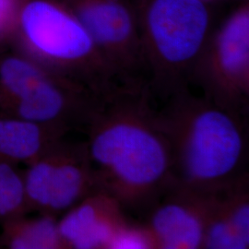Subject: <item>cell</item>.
Listing matches in <instances>:
<instances>
[{"mask_svg": "<svg viewBox=\"0 0 249 249\" xmlns=\"http://www.w3.org/2000/svg\"><path fill=\"white\" fill-rule=\"evenodd\" d=\"M147 80L119 84L88 119L85 144L99 188L124 211H148L171 186L169 143Z\"/></svg>", "mask_w": 249, "mask_h": 249, "instance_id": "cell-1", "label": "cell"}, {"mask_svg": "<svg viewBox=\"0 0 249 249\" xmlns=\"http://www.w3.org/2000/svg\"><path fill=\"white\" fill-rule=\"evenodd\" d=\"M168 98L158 114L171 151L170 187L214 196L249 173L246 113L189 88Z\"/></svg>", "mask_w": 249, "mask_h": 249, "instance_id": "cell-2", "label": "cell"}, {"mask_svg": "<svg viewBox=\"0 0 249 249\" xmlns=\"http://www.w3.org/2000/svg\"><path fill=\"white\" fill-rule=\"evenodd\" d=\"M10 41L30 59L100 96L122 83L88 32L60 0H19Z\"/></svg>", "mask_w": 249, "mask_h": 249, "instance_id": "cell-3", "label": "cell"}, {"mask_svg": "<svg viewBox=\"0 0 249 249\" xmlns=\"http://www.w3.org/2000/svg\"><path fill=\"white\" fill-rule=\"evenodd\" d=\"M133 3L151 92L168 98L189 88L192 70L216 24V7L202 0Z\"/></svg>", "mask_w": 249, "mask_h": 249, "instance_id": "cell-4", "label": "cell"}, {"mask_svg": "<svg viewBox=\"0 0 249 249\" xmlns=\"http://www.w3.org/2000/svg\"><path fill=\"white\" fill-rule=\"evenodd\" d=\"M190 83L214 103L242 113L249 105V0L215 24L191 72Z\"/></svg>", "mask_w": 249, "mask_h": 249, "instance_id": "cell-5", "label": "cell"}, {"mask_svg": "<svg viewBox=\"0 0 249 249\" xmlns=\"http://www.w3.org/2000/svg\"><path fill=\"white\" fill-rule=\"evenodd\" d=\"M79 19L121 82L146 80L133 0H60Z\"/></svg>", "mask_w": 249, "mask_h": 249, "instance_id": "cell-6", "label": "cell"}, {"mask_svg": "<svg viewBox=\"0 0 249 249\" xmlns=\"http://www.w3.org/2000/svg\"><path fill=\"white\" fill-rule=\"evenodd\" d=\"M24 190L31 201L52 213L70 210L100 190L86 146L53 145L29 170Z\"/></svg>", "mask_w": 249, "mask_h": 249, "instance_id": "cell-7", "label": "cell"}, {"mask_svg": "<svg viewBox=\"0 0 249 249\" xmlns=\"http://www.w3.org/2000/svg\"><path fill=\"white\" fill-rule=\"evenodd\" d=\"M214 196L171 187L147 211L145 224L157 249H202Z\"/></svg>", "mask_w": 249, "mask_h": 249, "instance_id": "cell-8", "label": "cell"}, {"mask_svg": "<svg viewBox=\"0 0 249 249\" xmlns=\"http://www.w3.org/2000/svg\"><path fill=\"white\" fill-rule=\"evenodd\" d=\"M119 201L97 190L73 206L57 223L63 247L75 249H108L120 225L126 220Z\"/></svg>", "mask_w": 249, "mask_h": 249, "instance_id": "cell-9", "label": "cell"}, {"mask_svg": "<svg viewBox=\"0 0 249 249\" xmlns=\"http://www.w3.org/2000/svg\"><path fill=\"white\" fill-rule=\"evenodd\" d=\"M61 130L24 119H0V156L37 160L57 143Z\"/></svg>", "mask_w": 249, "mask_h": 249, "instance_id": "cell-10", "label": "cell"}, {"mask_svg": "<svg viewBox=\"0 0 249 249\" xmlns=\"http://www.w3.org/2000/svg\"><path fill=\"white\" fill-rule=\"evenodd\" d=\"M219 206L232 228L249 241V173L217 194Z\"/></svg>", "mask_w": 249, "mask_h": 249, "instance_id": "cell-11", "label": "cell"}, {"mask_svg": "<svg viewBox=\"0 0 249 249\" xmlns=\"http://www.w3.org/2000/svg\"><path fill=\"white\" fill-rule=\"evenodd\" d=\"M249 248V241L243 238L232 228L223 213L216 195L205 226L202 249H248Z\"/></svg>", "mask_w": 249, "mask_h": 249, "instance_id": "cell-12", "label": "cell"}, {"mask_svg": "<svg viewBox=\"0 0 249 249\" xmlns=\"http://www.w3.org/2000/svg\"><path fill=\"white\" fill-rule=\"evenodd\" d=\"M16 249H52L63 248L57 223L52 217L45 216L26 224L11 240Z\"/></svg>", "mask_w": 249, "mask_h": 249, "instance_id": "cell-13", "label": "cell"}, {"mask_svg": "<svg viewBox=\"0 0 249 249\" xmlns=\"http://www.w3.org/2000/svg\"><path fill=\"white\" fill-rule=\"evenodd\" d=\"M108 249H157V247L145 223H134L126 218L116 231Z\"/></svg>", "mask_w": 249, "mask_h": 249, "instance_id": "cell-14", "label": "cell"}, {"mask_svg": "<svg viewBox=\"0 0 249 249\" xmlns=\"http://www.w3.org/2000/svg\"><path fill=\"white\" fill-rule=\"evenodd\" d=\"M24 195V185L16 172L8 164L0 163V216L18 209Z\"/></svg>", "mask_w": 249, "mask_h": 249, "instance_id": "cell-15", "label": "cell"}, {"mask_svg": "<svg viewBox=\"0 0 249 249\" xmlns=\"http://www.w3.org/2000/svg\"><path fill=\"white\" fill-rule=\"evenodd\" d=\"M19 0H0V36L8 43Z\"/></svg>", "mask_w": 249, "mask_h": 249, "instance_id": "cell-16", "label": "cell"}, {"mask_svg": "<svg viewBox=\"0 0 249 249\" xmlns=\"http://www.w3.org/2000/svg\"><path fill=\"white\" fill-rule=\"evenodd\" d=\"M202 1H204L206 3L211 4V5H213V6H215V7H216L217 5H219V4H221V3H224V2H226V1H230V0H202ZM234 1L238 2V1H240V0H234Z\"/></svg>", "mask_w": 249, "mask_h": 249, "instance_id": "cell-17", "label": "cell"}, {"mask_svg": "<svg viewBox=\"0 0 249 249\" xmlns=\"http://www.w3.org/2000/svg\"><path fill=\"white\" fill-rule=\"evenodd\" d=\"M5 44H7V42L0 36V52H1V48H2V46L5 45Z\"/></svg>", "mask_w": 249, "mask_h": 249, "instance_id": "cell-18", "label": "cell"}]
</instances>
